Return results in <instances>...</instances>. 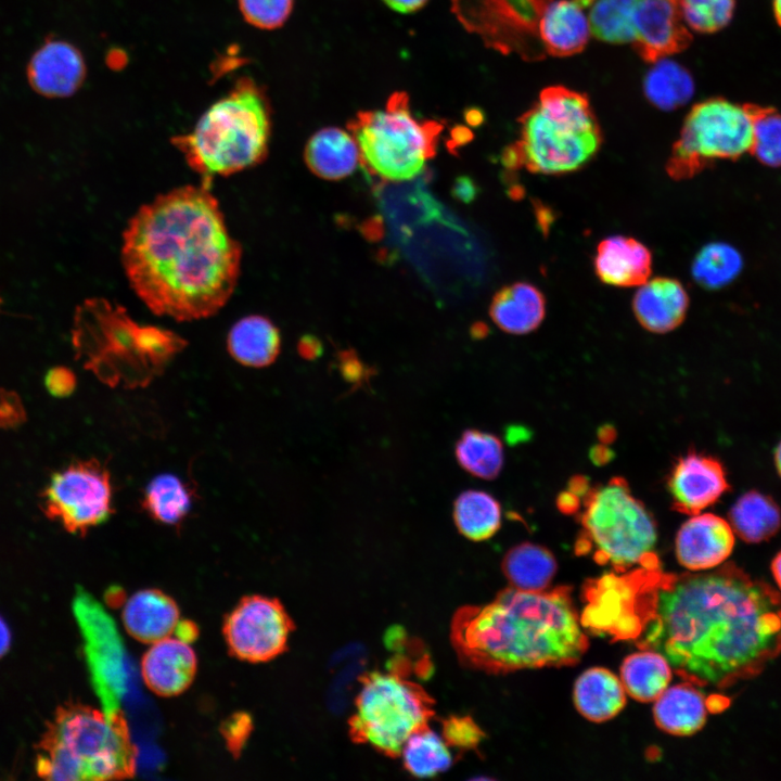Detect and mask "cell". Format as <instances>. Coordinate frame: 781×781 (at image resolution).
<instances>
[{
    "label": "cell",
    "instance_id": "1",
    "mask_svg": "<svg viewBox=\"0 0 781 781\" xmlns=\"http://www.w3.org/2000/svg\"><path fill=\"white\" fill-rule=\"evenodd\" d=\"M120 255L131 289L155 315L193 321L217 313L232 296L242 246L203 180L142 205L123 232Z\"/></svg>",
    "mask_w": 781,
    "mask_h": 781
},
{
    "label": "cell",
    "instance_id": "2",
    "mask_svg": "<svg viewBox=\"0 0 781 781\" xmlns=\"http://www.w3.org/2000/svg\"><path fill=\"white\" fill-rule=\"evenodd\" d=\"M642 641L693 681L720 687L779 651L781 605L729 567L687 576L658 589Z\"/></svg>",
    "mask_w": 781,
    "mask_h": 781
},
{
    "label": "cell",
    "instance_id": "3",
    "mask_svg": "<svg viewBox=\"0 0 781 781\" xmlns=\"http://www.w3.org/2000/svg\"><path fill=\"white\" fill-rule=\"evenodd\" d=\"M451 642L463 663L494 673L571 665L588 645L564 593L514 587L485 605L459 609Z\"/></svg>",
    "mask_w": 781,
    "mask_h": 781
},
{
    "label": "cell",
    "instance_id": "4",
    "mask_svg": "<svg viewBox=\"0 0 781 781\" xmlns=\"http://www.w3.org/2000/svg\"><path fill=\"white\" fill-rule=\"evenodd\" d=\"M73 345L103 383L135 388L162 374L187 342L169 330L139 324L119 305L97 297L77 307Z\"/></svg>",
    "mask_w": 781,
    "mask_h": 781
},
{
    "label": "cell",
    "instance_id": "5",
    "mask_svg": "<svg viewBox=\"0 0 781 781\" xmlns=\"http://www.w3.org/2000/svg\"><path fill=\"white\" fill-rule=\"evenodd\" d=\"M271 111L264 90L239 78L214 102L194 128L171 138L174 146L203 180L229 176L260 164L268 154Z\"/></svg>",
    "mask_w": 781,
    "mask_h": 781
},
{
    "label": "cell",
    "instance_id": "6",
    "mask_svg": "<svg viewBox=\"0 0 781 781\" xmlns=\"http://www.w3.org/2000/svg\"><path fill=\"white\" fill-rule=\"evenodd\" d=\"M137 750L118 712L79 703L61 706L38 744L36 771L49 780L133 777Z\"/></svg>",
    "mask_w": 781,
    "mask_h": 781
},
{
    "label": "cell",
    "instance_id": "7",
    "mask_svg": "<svg viewBox=\"0 0 781 781\" xmlns=\"http://www.w3.org/2000/svg\"><path fill=\"white\" fill-rule=\"evenodd\" d=\"M520 138L503 163L542 175H564L588 164L602 144V131L585 93L564 86L542 89L518 120Z\"/></svg>",
    "mask_w": 781,
    "mask_h": 781
},
{
    "label": "cell",
    "instance_id": "8",
    "mask_svg": "<svg viewBox=\"0 0 781 781\" xmlns=\"http://www.w3.org/2000/svg\"><path fill=\"white\" fill-rule=\"evenodd\" d=\"M360 163L372 175L393 182L419 176L434 156L443 125L418 119L409 95L396 91L382 110L359 112L348 124Z\"/></svg>",
    "mask_w": 781,
    "mask_h": 781
},
{
    "label": "cell",
    "instance_id": "9",
    "mask_svg": "<svg viewBox=\"0 0 781 781\" xmlns=\"http://www.w3.org/2000/svg\"><path fill=\"white\" fill-rule=\"evenodd\" d=\"M434 704L420 684L399 673H368L360 679L349 735L385 756H400L406 741L428 726Z\"/></svg>",
    "mask_w": 781,
    "mask_h": 781
},
{
    "label": "cell",
    "instance_id": "10",
    "mask_svg": "<svg viewBox=\"0 0 781 781\" xmlns=\"http://www.w3.org/2000/svg\"><path fill=\"white\" fill-rule=\"evenodd\" d=\"M580 523L599 560L617 567L641 564L657 540L656 523L623 477L590 487L581 498Z\"/></svg>",
    "mask_w": 781,
    "mask_h": 781
},
{
    "label": "cell",
    "instance_id": "11",
    "mask_svg": "<svg viewBox=\"0 0 781 781\" xmlns=\"http://www.w3.org/2000/svg\"><path fill=\"white\" fill-rule=\"evenodd\" d=\"M753 104L722 98L696 103L684 118L667 163L676 180L693 177L718 159L737 161L751 152Z\"/></svg>",
    "mask_w": 781,
    "mask_h": 781
},
{
    "label": "cell",
    "instance_id": "12",
    "mask_svg": "<svg viewBox=\"0 0 781 781\" xmlns=\"http://www.w3.org/2000/svg\"><path fill=\"white\" fill-rule=\"evenodd\" d=\"M554 0H450L451 12L489 49L527 62L547 56L540 22Z\"/></svg>",
    "mask_w": 781,
    "mask_h": 781
},
{
    "label": "cell",
    "instance_id": "13",
    "mask_svg": "<svg viewBox=\"0 0 781 781\" xmlns=\"http://www.w3.org/2000/svg\"><path fill=\"white\" fill-rule=\"evenodd\" d=\"M113 497L108 469L97 459L78 460L51 475L41 505L49 518L84 536L114 514Z\"/></svg>",
    "mask_w": 781,
    "mask_h": 781
},
{
    "label": "cell",
    "instance_id": "14",
    "mask_svg": "<svg viewBox=\"0 0 781 781\" xmlns=\"http://www.w3.org/2000/svg\"><path fill=\"white\" fill-rule=\"evenodd\" d=\"M293 630L294 623L284 605L263 594L243 597L222 624L229 653L248 663L269 662L281 655Z\"/></svg>",
    "mask_w": 781,
    "mask_h": 781
},
{
    "label": "cell",
    "instance_id": "15",
    "mask_svg": "<svg viewBox=\"0 0 781 781\" xmlns=\"http://www.w3.org/2000/svg\"><path fill=\"white\" fill-rule=\"evenodd\" d=\"M667 488L673 509L694 515L717 502L730 489V484L718 459L691 450L674 463Z\"/></svg>",
    "mask_w": 781,
    "mask_h": 781
},
{
    "label": "cell",
    "instance_id": "16",
    "mask_svg": "<svg viewBox=\"0 0 781 781\" xmlns=\"http://www.w3.org/2000/svg\"><path fill=\"white\" fill-rule=\"evenodd\" d=\"M632 28L631 43L639 56L648 63L679 53L692 41L678 0H638Z\"/></svg>",
    "mask_w": 781,
    "mask_h": 781
},
{
    "label": "cell",
    "instance_id": "17",
    "mask_svg": "<svg viewBox=\"0 0 781 781\" xmlns=\"http://www.w3.org/2000/svg\"><path fill=\"white\" fill-rule=\"evenodd\" d=\"M735 534L729 522L712 513L691 515L676 536V556L690 571H706L722 564L732 553Z\"/></svg>",
    "mask_w": 781,
    "mask_h": 781
},
{
    "label": "cell",
    "instance_id": "18",
    "mask_svg": "<svg viewBox=\"0 0 781 781\" xmlns=\"http://www.w3.org/2000/svg\"><path fill=\"white\" fill-rule=\"evenodd\" d=\"M140 671L154 694L170 697L183 693L197 671V657L190 642L169 636L150 644L141 657Z\"/></svg>",
    "mask_w": 781,
    "mask_h": 781
},
{
    "label": "cell",
    "instance_id": "19",
    "mask_svg": "<svg viewBox=\"0 0 781 781\" xmlns=\"http://www.w3.org/2000/svg\"><path fill=\"white\" fill-rule=\"evenodd\" d=\"M121 622L130 637L151 644L174 636L180 623V610L166 592L155 588L142 589L124 602Z\"/></svg>",
    "mask_w": 781,
    "mask_h": 781
},
{
    "label": "cell",
    "instance_id": "20",
    "mask_svg": "<svg viewBox=\"0 0 781 781\" xmlns=\"http://www.w3.org/2000/svg\"><path fill=\"white\" fill-rule=\"evenodd\" d=\"M689 296L676 279L658 277L649 279L637 290L632 309L636 319L648 331L667 333L684 320Z\"/></svg>",
    "mask_w": 781,
    "mask_h": 781
},
{
    "label": "cell",
    "instance_id": "21",
    "mask_svg": "<svg viewBox=\"0 0 781 781\" xmlns=\"http://www.w3.org/2000/svg\"><path fill=\"white\" fill-rule=\"evenodd\" d=\"M596 0H554L539 26L547 55L566 57L580 53L590 37V10Z\"/></svg>",
    "mask_w": 781,
    "mask_h": 781
},
{
    "label": "cell",
    "instance_id": "22",
    "mask_svg": "<svg viewBox=\"0 0 781 781\" xmlns=\"http://www.w3.org/2000/svg\"><path fill=\"white\" fill-rule=\"evenodd\" d=\"M28 76L40 93L66 97L81 86L86 77V65L74 46L64 41H51L34 55Z\"/></svg>",
    "mask_w": 781,
    "mask_h": 781
},
{
    "label": "cell",
    "instance_id": "23",
    "mask_svg": "<svg viewBox=\"0 0 781 781\" xmlns=\"http://www.w3.org/2000/svg\"><path fill=\"white\" fill-rule=\"evenodd\" d=\"M599 279L613 286H639L652 271L650 249L633 238L613 235L601 241L594 256Z\"/></svg>",
    "mask_w": 781,
    "mask_h": 781
},
{
    "label": "cell",
    "instance_id": "24",
    "mask_svg": "<svg viewBox=\"0 0 781 781\" xmlns=\"http://www.w3.org/2000/svg\"><path fill=\"white\" fill-rule=\"evenodd\" d=\"M308 168L327 180H338L353 174L360 163V152L351 132L336 127L318 130L304 151Z\"/></svg>",
    "mask_w": 781,
    "mask_h": 781
},
{
    "label": "cell",
    "instance_id": "25",
    "mask_svg": "<svg viewBox=\"0 0 781 781\" xmlns=\"http://www.w3.org/2000/svg\"><path fill=\"white\" fill-rule=\"evenodd\" d=\"M489 313L502 331L516 335L527 334L542 322L546 300L535 285L515 282L495 294Z\"/></svg>",
    "mask_w": 781,
    "mask_h": 781
},
{
    "label": "cell",
    "instance_id": "26",
    "mask_svg": "<svg viewBox=\"0 0 781 781\" xmlns=\"http://www.w3.org/2000/svg\"><path fill=\"white\" fill-rule=\"evenodd\" d=\"M227 349L240 364L265 368L276 361L281 349L279 329L264 316L251 315L236 321L227 335Z\"/></svg>",
    "mask_w": 781,
    "mask_h": 781
},
{
    "label": "cell",
    "instance_id": "27",
    "mask_svg": "<svg viewBox=\"0 0 781 781\" xmlns=\"http://www.w3.org/2000/svg\"><path fill=\"white\" fill-rule=\"evenodd\" d=\"M573 697L579 714L593 722L614 718L626 705L620 679L601 667L587 669L578 677Z\"/></svg>",
    "mask_w": 781,
    "mask_h": 781
},
{
    "label": "cell",
    "instance_id": "28",
    "mask_svg": "<svg viewBox=\"0 0 781 781\" xmlns=\"http://www.w3.org/2000/svg\"><path fill=\"white\" fill-rule=\"evenodd\" d=\"M707 709L704 695L694 687L682 683L668 687L655 700L653 716L661 730L688 737L704 727Z\"/></svg>",
    "mask_w": 781,
    "mask_h": 781
},
{
    "label": "cell",
    "instance_id": "29",
    "mask_svg": "<svg viewBox=\"0 0 781 781\" xmlns=\"http://www.w3.org/2000/svg\"><path fill=\"white\" fill-rule=\"evenodd\" d=\"M194 498L195 490L189 482L177 474L163 473L145 486L141 507L154 521L176 526L190 514Z\"/></svg>",
    "mask_w": 781,
    "mask_h": 781
},
{
    "label": "cell",
    "instance_id": "30",
    "mask_svg": "<svg viewBox=\"0 0 781 781\" xmlns=\"http://www.w3.org/2000/svg\"><path fill=\"white\" fill-rule=\"evenodd\" d=\"M728 520L739 538L748 543H758L779 532L781 510L770 496L750 490L731 505Z\"/></svg>",
    "mask_w": 781,
    "mask_h": 781
},
{
    "label": "cell",
    "instance_id": "31",
    "mask_svg": "<svg viewBox=\"0 0 781 781\" xmlns=\"http://www.w3.org/2000/svg\"><path fill=\"white\" fill-rule=\"evenodd\" d=\"M671 666L654 650L627 656L620 666V681L626 693L639 702L655 701L669 686Z\"/></svg>",
    "mask_w": 781,
    "mask_h": 781
},
{
    "label": "cell",
    "instance_id": "32",
    "mask_svg": "<svg viewBox=\"0 0 781 781\" xmlns=\"http://www.w3.org/2000/svg\"><path fill=\"white\" fill-rule=\"evenodd\" d=\"M502 568L512 587L525 591H542L555 575L556 561L545 547L524 542L508 551Z\"/></svg>",
    "mask_w": 781,
    "mask_h": 781
},
{
    "label": "cell",
    "instance_id": "33",
    "mask_svg": "<svg viewBox=\"0 0 781 781\" xmlns=\"http://www.w3.org/2000/svg\"><path fill=\"white\" fill-rule=\"evenodd\" d=\"M452 517L462 536L483 541L492 537L501 526V507L490 494L465 490L453 502Z\"/></svg>",
    "mask_w": 781,
    "mask_h": 781
},
{
    "label": "cell",
    "instance_id": "34",
    "mask_svg": "<svg viewBox=\"0 0 781 781\" xmlns=\"http://www.w3.org/2000/svg\"><path fill=\"white\" fill-rule=\"evenodd\" d=\"M459 465L482 479H495L500 474L504 453L501 440L494 434L476 428L462 432L454 446Z\"/></svg>",
    "mask_w": 781,
    "mask_h": 781
},
{
    "label": "cell",
    "instance_id": "35",
    "mask_svg": "<svg viewBox=\"0 0 781 781\" xmlns=\"http://www.w3.org/2000/svg\"><path fill=\"white\" fill-rule=\"evenodd\" d=\"M654 64L643 81L646 99L664 111L684 105L694 92L692 76L684 67L670 60L663 59Z\"/></svg>",
    "mask_w": 781,
    "mask_h": 781
},
{
    "label": "cell",
    "instance_id": "36",
    "mask_svg": "<svg viewBox=\"0 0 781 781\" xmlns=\"http://www.w3.org/2000/svg\"><path fill=\"white\" fill-rule=\"evenodd\" d=\"M400 756L405 769L417 778L435 777L452 765L447 743L428 726L414 732L406 741Z\"/></svg>",
    "mask_w": 781,
    "mask_h": 781
},
{
    "label": "cell",
    "instance_id": "37",
    "mask_svg": "<svg viewBox=\"0 0 781 781\" xmlns=\"http://www.w3.org/2000/svg\"><path fill=\"white\" fill-rule=\"evenodd\" d=\"M638 0H596L588 13L590 34L598 40L631 43L632 18Z\"/></svg>",
    "mask_w": 781,
    "mask_h": 781
},
{
    "label": "cell",
    "instance_id": "38",
    "mask_svg": "<svg viewBox=\"0 0 781 781\" xmlns=\"http://www.w3.org/2000/svg\"><path fill=\"white\" fill-rule=\"evenodd\" d=\"M742 268L738 251L725 243H710L695 256L692 276L706 289H719L730 283Z\"/></svg>",
    "mask_w": 781,
    "mask_h": 781
},
{
    "label": "cell",
    "instance_id": "39",
    "mask_svg": "<svg viewBox=\"0 0 781 781\" xmlns=\"http://www.w3.org/2000/svg\"><path fill=\"white\" fill-rule=\"evenodd\" d=\"M754 136L750 154L769 167H781V114L753 104Z\"/></svg>",
    "mask_w": 781,
    "mask_h": 781
},
{
    "label": "cell",
    "instance_id": "40",
    "mask_svg": "<svg viewBox=\"0 0 781 781\" xmlns=\"http://www.w3.org/2000/svg\"><path fill=\"white\" fill-rule=\"evenodd\" d=\"M682 18L691 29L712 34L726 27L732 18L734 0H678Z\"/></svg>",
    "mask_w": 781,
    "mask_h": 781
},
{
    "label": "cell",
    "instance_id": "41",
    "mask_svg": "<svg viewBox=\"0 0 781 781\" xmlns=\"http://www.w3.org/2000/svg\"><path fill=\"white\" fill-rule=\"evenodd\" d=\"M247 24L264 30L281 27L293 10L294 0H238Z\"/></svg>",
    "mask_w": 781,
    "mask_h": 781
},
{
    "label": "cell",
    "instance_id": "42",
    "mask_svg": "<svg viewBox=\"0 0 781 781\" xmlns=\"http://www.w3.org/2000/svg\"><path fill=\"white\" fill-rule=\"evenodd\" d=\"M441 731L448 746L465 751L476 748L485 735L470 716H449L443 720Z\"/></svg>",
    "mask_w": 781,
    "mask_h": 781
},
{
    "label": "cell",
    "instance_id": "43",
    "mask_svg": "<svg viewBox=\"0 0 781 781\" xmlns=\"http://www.w3.org/2000/svg\"><path fill=\"white\" fill-rule=\"evenodd\" d=\"M26 411L18 395L12 390L0 389V427L15 428L23 424Z\"/></svg>",
    "mask_w": 781,
    "mask_h": 781
},
{
    "label": "cell",
    "instance_id": "44",
    "mask_svg": "<svg viewBox=\"0 0 781 781\" xmlns=\"http://www.w3.org/2000/svg\"><path fill=\"white\" fill-rule=\"evenodd\" d=\"M44 385L52 396L64 398L74 393L77 385V377L75 373L66 367H54L46 374Z\"/></svg>",
    "mask_w": 781,
    "mask_h": 781
},
{
    "label": "cell",
    "instance_id": "45",
    "mask_svg": "<svg viewBox=\"0 0 781 781\" xmlns=\"http://www.w3.org/2000/svg\"><path fill=\"white\" fill-rule=\"evenodd\" d=\"M252 729V721L245 714L233 715L225 722L223 735L229 748L235 753L243 745Z\"/></svg>",
    "mask_w": 781,
    "mask_h": 781
},
{
    "label": "cell",
    "instance_id": "46",
    "mask_svg": "<svg viewBox=\"0 0 781 781\" xmlns=\"http://www.w3.org/2000/svg\"><path fill=\"white\" fill-rule=\"evenodd\" d=\"M299 355L308 360H313L321 354V343L313 336H304L298 343Z\"/></svg>",
    "mask_w": 781,
    "mask_h": 781
},
{
    "label": "cell",
    "instance_id": "47",
    "mask_svg": "<svg viewBox=\"0 0 781 781\" xmlns=\"http://www.w3.org/2000/svg\"><path fill=\"white\" fill-rule=\"evenodd\" d=\"M453 194L461 201L469 202L475 197L476 187L466 177H460L453 185Z\"/></svg>",
    "mask_w": 781,
    "mask_h": 781
},
{
    "label": "cell",
    "instance_id": "48",
    "mask_svg": "<svg viewBox=\"0 0 781 781\" xmlns=\"http://www.w3.org/2000/svg\"><path fill=\"white\" fill-rule=\"evenodd\" d=\"M390 9L400 13H412L423 8L428 0H383Z\"/></svg>",
    "mask_w": 781,
    "mask_h": 781
},
{
    "label": "cell",
    "instance_id": "49",
    "mask_svg": "<svg viewBox=\"0 0 781 781\" xmlns=\"http://www.w3.org/2000/svg\"><path fill=\"white\" fill-rule=\"evenodd\" d=\"M558 507L563 513H575L580 509V498L569 490L562 492L558 498Z\"/></svg>",
    "mask_w": 781,
    "mask_h": 781
},
{
    "label": "cell",
    "instance_id": "50",
    "mask_svg": "<svg viewBox=\"0 0 781 781\" xmlns=\"http://www.w3.org/2000/svg\"><path fill=\"white\" fill-rule=\"evenodd\" d=\"M11 635L7 623L0 616V657H2L10 648Z\"/></svg>",
    "mask_w": 781,
    "mask_h": 781
},
{
    "label": "cell",
    "instance_id": "51",
    "mask_svg": "<svg viewBox=\"0 0 781 781\" xmlns=\"http://www.w3.org/2000/svg\"><path fill=\"white\" fill-rule=\"evenodd\" d=\"M610 451L607 448L603 446H596L591 450V458L594 462L598 464H602L603 462H606L610 459Z\"/></svg>",
    "mask_w": 781,
    "mask_h": 781
},
{
    "label": "cell",
    "instance_id": "52",
    "mask_svg": "<svg viewBox=\"0 0 781 781\" xmlns=\"http://www.w3.org/2000/svg\"><path fill=\"white\" fill-rule=\"evenodd\" d=\"M771 572L776 584L781 590V551L777 553L771 562Z\"/></svg>",
    "mask_w": 781,
    "mask_h": 781
},
{
    "label": "cell",
    "instance_id": "53",
    "mask_svg": "<svg viewBox=\"0 0 781 781\" xmlns=\"http://www.w3.org/2000/svg\"><path fill=\"white\" fill-rule=\"evenodd\" d=\"M774 465L779 476L781 477V441L778 444L774 450Z\"/></svg>",
    "mask_w": 781,
    "mask_h": 781
},
{
    "label": "cell",
    "instance_id": "54",
    "mask_svg": "<svg viewBox=\"0 0 781 781\" xmlns=\"http://www.w3.org/2000/svg\"><path fill=\"white\" fill-rule=\"evenodd\" d=\"M773 13L778 24L781 26V0H773Z\"/></svg>",
    "mask_w": 781,
    "mask_h": 781
}]
</instances>
